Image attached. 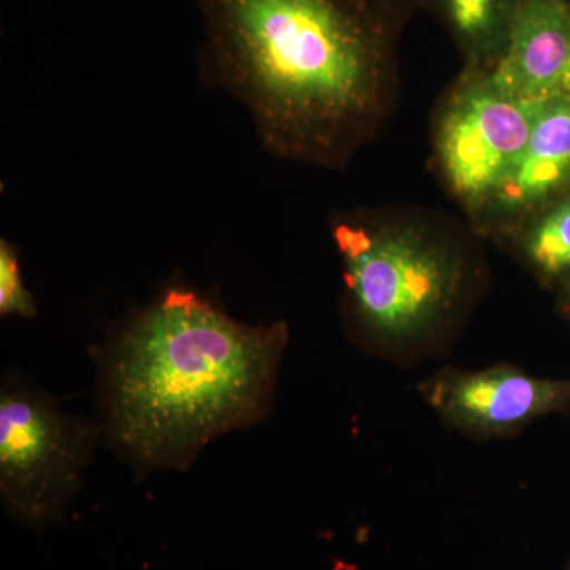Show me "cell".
<instances>
[{"label": "cell", "mask_w": 570, "mask_h": 570, "mask_svg": "<svg viewBox=\"0 0 570 570\" xmlns=\"http://www.w3.org/2000/svg\"><path fill=\"white\" fill-rule=\"evenodd\" d=\"M198 75L245 105L266 151L346 167L387 126L420 0H190Z\"/></svg>", "instance_id": "cell-1"}, {"label": "cell", "mask_w": 570, "mask_h": 570, "mask_svg": "<svg viewBox=\"0 0 570 570\" xmlns=\"http://www.w3.org/2000/svg\"><path fill=\"white\" fill-rule=\"evenodd\" d=\"M287 340L283 322L242 324L204 296L170 288L112 351V439L142 464L184 466L214 438L262 417Z\"/></svg>", "instance_id": "cell-2"}, {"label": "cell", "mask_w": 570, "mask_h": 570, "mask_svg": "<svg viewBox=\"0 0 570 570\" xmlns=\"http://www.w3.org/2000/svg\"><path fill=\"white\" fill-rule=\"evenodd\" d=\"M344 305L356 328L390 347L426 343L452 328L478 281L464 228L439 214L363 208L336 214Z\"/></svg>", "instance_id": "cell-3"}, {"label": "cell", "mask_w": 570, "mask_h": 570, "mask_svg": "<svg viewBox=\"0 0 570 570\" xmlns=\"http://www.w3.org/2000/svg\"><path fill=\"white\" fill-rule=\"evenodd\" d=\"M543 105L510 96L490 71L472 70H463L438 104L434 167L471 223L523 153Z\"/></svg>", "instance_id": "cell-4"}, {"label": "cell", "mask_w": 570, "mask_h": 570, "mask_svg": "<svg viewBox=\"0 0 570 570\" xmlns=\"http://www.w3.org/2000/svg\"><path fill=\"white\" fill-rule=\"evenodd\" d=\"M88 433L24 389L0 396V490L10 513L32 528L62 515L88 456Z\"/></svg>", "instance_id": "cell-5"}, {"label": "cell", "mask_w": 570, "mask_h": 570, "mask_svg": "<svg viewBox=\"0 0 570 570\" xmlns=\"http://www.w3.org/2000/svg\"><path fill=\"white\" fill-rule=\"evenodd\" d=\"M420 393L449 426L474 438L505 436L570 412V377H535L510 365L444 370L423 382Z\"/></svg>", "instance_id": "cell-6"}, {"label": "cell", "mask_w": 570, "mask_h": 570, "mask_svg": "<svg viewBox=\"0 0 570 570\" xmlns=\"http://www.w3.org/2000/svg\"><path fill=\"white\" fill-rule=\"evenodd\" d=\"M569 193L570 99H560L543 105L523 153L472 220V228L505 239L530 214Z\"/></svg>", "instance_id": "cell-7"}, {"label": "cell", "mask_w": 570, "mask_h": 570, "mask_svg": "<svg viewBox=\"0 0 570 570\" xmlns=\"http://www.w3.org/2000/svg\"><path fill=\"white\" fill-rule=\"evenodd\" d=\"M490 75L499 88L527 102L570 99L568 0H527L509 50Z\"/></svg>", "instance_id": "cell-8"}, {"label": "cell", "mask_w": 570, "mask_h": 570, "mask_svg": "<svg viewBox=\"0 0 570 570\" xmlns=\"http://www.w3.org/2000/svg\"><path fill=\"white\" fill-rule=\"evenodd\" d=\"M527 0H420L459 48L464 69L491 71L509 50Z\"/></svg>", "instance_id": "cell-9"}, {"label": "cell", "mask_w": 570, "mask_h": 570, "mask_svg": "<svg viewBox=\"0 0 570 570\" xmlns=\"http://www.w3.org/2000/svg\"><path fill=\"white\" fill-rule=\"evenodd\" d=\"M505 239L540 284H570V193L530 214Z\"/></svg>", "instance_id": "cell-10"}, {"label": "cell", "mask_w": 570, "mask_h": 570, "mask_svg": "<svg viewBox=\"0 0 570 570\" xmlns=\"http://www.w3.org/2000/svg\"><path fill=\"white\" fill-rule=\"evenodd\" d=\"M0 314L3 317H33L36 299L24 285L17 249L7 239L0 242Z\"/></svg>", "instance_id": "cell-11"}, {"label": "cell", "mask_w": 570, "mask_h": 570, "mask_svg": "<svg viewBox=\"0 0 570 570\" xmlns=\"http://www.w3.org/2000/svg\"><path fill=\"white\" fill-rule=\"evenodd\" d=\"M562 294V305H564L566 314H568V317L570 318V284L564 285V287L561 288Z\"/></svg>", "instance_id": "cell-12"}, {"label": "cell", "mask_w": 570, "mask_h": 570, "mask_svg": "<svg viewBox=\"0 0 570 570\" xmlns=\"http://www.w3.org/2000/svg\"><path fill=\"white\" fill-rule=\"evenodd\" d=\"M568 2H570V0H568Z\"/></svg>", "instance_id": "cell-13"}, {"label": "cell", "mask_w": 570, "mask_h": 570, "mask_svg": "<svg viewBox=\"0 0 570 570\" xmlns=\"http://www.w3.org/2000/svg\"><path fill=\"white\" fill-rule=\"evenodd\" d=\"M570 3V2H569Z\"/></svg>", "instance_id": "cell-14"}]
</instances>
